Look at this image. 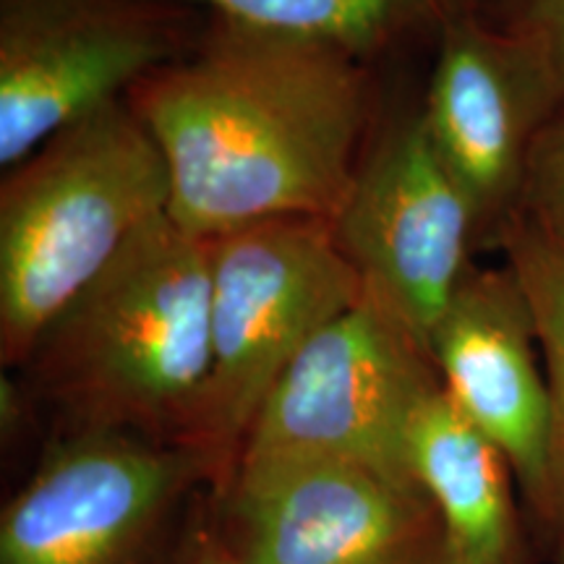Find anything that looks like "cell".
<instances>
[{"label": "cell", "instance_id": "6da1fadb", "mask_svg": "<svg viewBox=\"0 0 564 564\" xmlns=\"http://www.w3.org/2000/svg\"><path fill=\"white\" fill-rule=\"evenodd\" d=\"M158 141L181 228L204 238L267 220L333 223L361 165L364 61L212 19L129 95Z\"/></svg>", "mask_w": 564, "mask_h": 564}, {"label": "cell", "instance_id": "7a4b0ae2", "mask_svg": "<svg viewBox=\"0 0 564 564\" xmlns=\"http://www.w3.org/2000/svg\"><path fill=\"white\" fill-rule=\"evenodd\" d=\"M212 238L171 215L131 238L21 369L58 432H131L186 447L209 379Z\"/></svg>", "mask_w": 564, "mask_h": 564}, {"label": "cell", "instance_id": "3957f363", "mask_svg": "<svg viewBox=\"0 0 564 564\" xmlns=\"http://www.w3.org/2000/svg\"><path fill=\"white\" fill-rule=\"evenodd\" d=\"M171 209L158 141L126 100L91 112L0 186V361L21 369L68 303Z\"/></svg>", "mask_w": 564, "mask_h": 564}, {"label": "cell", "instance_id": "277c9868", "mask_svg": "<svg viewBox=\"0 0 564 564\" xmlns=\"http://www.w3.org/2000/svg\"><path fill=\"white\" fill-rule=\"evenodd\" d=\"M364 299L333 225L267 220L212 238V364L186 447L220 489L282 371L335 316Z\"/></svg>", "mask_w": 564, "mask_h": 564}, {"label": "cell", "instance_id": "5b68a950", "mask_svg": "<svg viewBox=\"0 0 564 564\" xmlns=\"http://www.w3.org/2000/svg\"><path fill=\"white\" fill-rule=\"evenodd\" d=\"M212 486L192 447L131 432H58L0 512V564H165Z\"/></svg>", "mask_w": 564, "mask_h": 564}, {"label": "cell", "instance_id": "8992f818", "mask_svg": "<svg viewBox=\"0 0 564 564\" xmlns=\"http://www.w3.org/2000/svg\"><path fill=\"white\" fill-rule=\"evenodd\" d=\"M434 390L440 377L429 350L364 295L282 371L238 463L340 460L421 489L408 460V434Z\"/></svg>", "mask_w": 564, "mask_h": 564}, {"label": "cell", "instance_id": "52a82bcc", "mask_svg": "<svg viewBox=\"0 0 564 564\" xmlns=\"http://www.w3.org/2000/svg\"><path fill=\"white\" fill-rule=\"evenodd\" d=\"M178 0H0V165L11 171L194 47Z\"/></svg>", "mask_w": 564, "mask_h": 564}, {"label": "cell", "instance_id": "ba28073f", "mask_svg": "<svg viewBox=\"0 0 564 564\" xmlns=\"http://www.w3.org/2000/svg\"><path fill=\"white\" fill-rule=\"evenodd\" d=\"M421 118L476 212L481 243L497 246L525 215L562 129V91L544 51L478 11L447 21Z\"/></svg>", "mask_w": 564, "mask_h": 564}, {"label": "cell", "instance_id": "9c48e42d", "mask_svg": "<svg viewBox=\"0 0 564 564\" xmlns=\"http://www.w3.org/2000/svg\"><path fill=\"white\" fill-rule=\"evenodd\" d=\"M364 295L429 350L481 243L468 196L434 150L421 110L394 121L358 165L333 223Z\"/></svg>", "mask_w": 564, "mask_h": 564}, {"label": "cell", "instance_id": "30bf717a", "mask_svg": "<svg viewBox=\"0 0 564 564\" xmlns=\"http://www.w3.org/2000/svg\"><path fill=\"white\" fill-rule=\"evenodd\" d=\"M204 505L243 564H449L426 494L352 463H238Z\"/></svg>", "mask_w": 564, "mask_h": 564}, {"label": "cell", "instance_id": "8fae6325", "mask_svg": "<svg viewBox=\"0 0 564 564\" xmlns=\"http://www.w3.org/2000/svg\"><path fill=\"white\" fill-rule=\"evenodd\" d=\"M442 392L512 465L528 520L546 486L549 384L531 303L510 267H476L429 340Z\"/></svg>", "mask_w": 564, "mask_h": 564}, {"label": "cell", "instance_id": "7c38bea8", "mask_svg": "<svg viewBox=\"0 0 564 564\" xmlns=\"http://www.w3.org/2000/svg\"><path fill=\"white\" fill-rule=\"evenodd\" d=\"M408 460L440 518L449 564H533L512 465L442 384L413 415Z\"/></svg>", "mask_w": 564, "mask_h": 564}, {"label": "cell", "instance_id": "4fadbf2b", "mask_svg": "<svg viewBox=\"0 0 564 564\" xmlns=\"http://www.w3.org/2000/svg\"><path fill=\"white\" fill-rule=\"evenodd\" d=\"M497 246L531 303L552 405L544 499L531 525L549 562L564 564V230L525 215Z\"/></svg>", "mask_w": 564, "mask_h": 564}, {"label": "cell", "instance_id": "5bb4252c", "mask_svg": "<svg viewBox=\"0 0 564 564\" xmlns=\"http://www.w3.org/2000/svg\"><path fill=\"white\" fill-rule=\"evenodd\" d=\"M209 19L324 42L366 61L398 40L440 30L481 0H178Z\"/></svg>", "mask_w": 564, "mask_h": 564}, {"label": "cell", "instance_id": "9a60e30c", "mask_svg": "<svg viewBox=\"0 0 564 564\" xmlns=\"http://www.w3.org/2000/svg\"><path fill=\"white\" fill-rule=\"evenodd\" d=\"M502 24L541 45L562 91V129L535 183L531 212L564 228V0H507Z\"/></svg>", "mask_w": 564, "mask_h": 564}, {"label": "cell", "instance_id": "2e32d148", "mask_svg": "<svg viewBox=\"0 0 564 564\" xmlns=\"http://www.w3.org/2000/svg\"><path fill=\"white\" fill-rule=\"evenodd\" d=\"M204 494L196 497V502L183 520L178 539L171 549L165 564H243L236 554L225 546L220 533L212 525L207 505H204Z\"/></svg>", "mask_w": 564, "mask_h": 564}]
</instances>
